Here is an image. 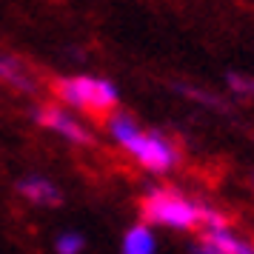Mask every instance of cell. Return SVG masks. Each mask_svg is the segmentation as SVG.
I'll use <instances>...</instances> for the list:
<instances>
[{"label":"cell","instance_id":"cell-1","mask_svg":"<svg viewBox=\"0 0 254 254\" xmlns=\"http://www.w3.org/2000/svg\"><path fill=\"white\" fill-rule=\"evenodd\" d=\"M106 128H109V134L117 146H123L146 172L169 174L180 163V151L172 140L160 131L140 128V123L126 112H112L106 117Z\"/></svg>","mask_w":254,"mask_h":254},{"label":"cell","instance_id":"cell-2","mask_svg":"<svg viewBox=\"0 0 254 254\" xmlns=\"http://www.w3.org/2000/svg\"><path fill=\"white\" fill-rule=\"evenodd\" d=\"M52 92L55 100L77 109L83 115L103 120L117 112L120 103V92L112 80L106 77H94V74H71V77H55L52 80Z\"/></svg>","mask_w":254,"mask_h":254},{"label":"cell","instance_id":"cell-3","mask_svg":"<svg viewBox=\"0 0 254 254\" xmlns=\"http://www.w3.org/2000/svg\"><path fill=\"white\" fill-rule=\"evenodd\" d=\"M140 214L146 226H166L177 231H191L203 226V203L191 200L180 189L154 186L140 200Z\"/></svg>","mask_w":254,"mask_h":254},{"label":"cell","instance_id":"cell-4","mask_svg":"<svg viewBox=\"0 0 254 254\" xmlns=\"http://www.w3.org/2000/svg\"><path fill=\"white\" fill-rule=\"evenodd\" d=\"M35 120L43 128L60 134L63 140H69V143H77V146H94V143H97L92 131L83 126L77 117H71L69 112H66L63 106H58V103L37 106V109H35Z\"/></svg>","mask_w":254,"mask_h":254},{"label":"cell","instance_id":"cell-5","mask_svg":"<svg viewBox=\"0 0 254 254\" xmlns=\"http://www.w3.org/2000/svg\"><path fill=\"white\" fill-rule=\"evenodd\" d=\"M17 194L26 197L29 203H35V206H60L63 203V194H60V189L52 180H46V177H40V174H26V177H20L17 180Z\"/></svg>","mask_w":254,"mask_h":254},{"label":"cell","instance_id":"cell-6","mask_svg":"<svg viewBox=\"0 0 254 254\" xmlns=\"http://www.w3.org/2000/svg\"><path fill=\"white\" fill-rule=\"evenodd\" d=\"M120 254H157V237L151 226L146 223H137L123 234V246H120Z\"/></svg>","mask_w":254,"mask_h":254},{"label":"cell","instance_id":"cell-7","mask_svg":"<svg viewBox=\"0 0 254 254\" xmlns=\"http://www.w3.org/2000/svg\"><path fill=\"white\" fill-rule=\"evenodd\" d=\"M203 240L217 249L220 254H254V243L237 237L231 229H214V231H203Z\"/></svg>","mask_w":254,"mask_h":254},{"label":"cell","instance_id":"cell-8","mask_svg":"<svg viewBox=\"0 0 254 254\" xmlns=\"http://www.w3.org/2000/svg\"><path fill=\"white\" fill-rule=\"evenodd\" d=\"M0 80L14 86V89H20V92H26V94H32L37 89L35 80L26 74L23 66H20L17 60H12V58H3V55H0Z\"/></svg>","mask_w":254,"mask_h":254},{"label":"cell","instance_id":"cell-9","mask_svg":"<svg viewBox=\"0 0 254 254\" xmlns=\"http://www.w3.org/2000/svg\"><path fill=\"white\" fill-rule=\"evenodd\" d=\"M83 249H86V237L80 231H63L55 240V252L58 254H83Z\"/></svg>","mask_w":254,"mask_h":254},{"label":"cell","instance_id":"cell-10","mask_svg":"<svg viewBox=\"0 0 254 254\" xmlns=\"http://www.w3.org/2000/svg\"><path fill=\"white\" fill-rule=\"evenodd\" d=\"M226 83H229V89L234 94H254V77H246V74H226Z\"/></svg>","mask_w":254,"mask_h":254},{"label":"cell","instance_id":"cell-11","mask_svg":"<svg viewBox=\"0 0 254 254\" xmlns=\"http://www.w3.org/2000/svg\"><path fill=\"white\" fill-rule=\"evenodd\" d=\"M174 89H177L180 94H186V97L197 100V103H208V106H214V109H223V103H217V97H214V94H208V92H197V89H191V86H183V83H177Z\"/></svg>","mask_w":254,"mask_h":254},{"label":"cell","instance_id":"cell-12","mask_svg":"<svg viewBox=\"0 0 254 254\" xmlns=\"http://www.w3.org/2000/svg\"><path fill=\"white\" fill-rule=\"evenodd\" d=\"M194 252H197V254H220L217 249H211V246H208L206 240H200V243H194Z\"/></svg>","mask_w":254,"mask_h":254},{"label":"cell","instance_id":"cell-13","mask_svg":"<svg viewBox=\"0 0 254 254\" xmlns=\"http://www.w3.org/2000/svg\"><path fill=\"white\" fill-rule=\"evenodd\" d=\"M252 183H254V177H252Z\"/></svg>","mask_w":254,"mask_h":254}]
</instances>
